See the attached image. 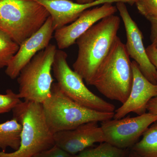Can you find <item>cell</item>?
<instances>
[{
	"label": "cell",
	"instance_id": "7402d4cb",
	"mask_svg": "<svg viewBox=\"0 0 157 157\" xmlns=\"http://www.w3.org/2000/svg\"><path fill=\"white\" fill-rule=\"evenodd\" d=\"M147 20L151 24L150 39L152 45L157 48V18H149Z\"/></svg>",
	"mask_w": 157,
	"mask_h": 157
},
{
	"label": "cell",
	"instance_id": "d4e9b609",
	"mask_svg": "<svg viewBox=\"0 0 157 157\" xmlns=\"http://www.w3.org/2000/svg\"><path fill=\"white\" fill-rule=\"evenodd\" d=\"M76 2L80 4H89L94 2L96 0H75Z\"/></svg>",
	"mask_w": 157,
	"mask_h": 157
},
{
	"label": "cell",
	"instance_id": "8fae6325",
	"mask_svg": "<svg viewBox=\"0 0 157 157\" xmlns=\"http://www.w3.org/2000/svg\"><path fill=\"white\" fill-rule=\"evenodd\" d=\"M132 64L133 79L131 92L125 102L114 111V119L122 118L130 113L142 115L146 113L149 101L157 97V84L151 83L144 76L135 61Z\"/></svg>",
	"mask_w": 157,
	"mask_h": 157
},
{
	"label": "cell",
	"instance_id": "ffe728a7",
	"mask_svg": "<svg viewBox=\"0 0 157 157\" xmlns=\"http://www.w3.org/2000/svg\"><path fill=\"white\" fill-rule=\"evenodd\" d=\"M135 4L139 13L147 19L157 18V0H137Z\"/></svg>",
	"mask_w": 157,
	"mask_h": 157
},
{
	"label": "cell",
	"instance_id": "3957f363",
	"mask_svg": "<svg viewBox=\"0 0 157 157\" xmlns=\"http://www.w3.org/2000/svg\"><path fill=\"white\" fill-rule=\"evenodd\" d=\"M13 117L22 126L19 148L0 151V157H32L55 145L54 134L45 120L42 104L24 101L12 109Z\"/></svg>",
	"mask_w": 157,
	"mask_h": 157
},
{
	"label": "cell",
	"instance_id": "ba28073f",
	"mask_svg": "<svg viewBox=\"0 0 157 157\" xmlns=\"http://www.w3.org/2000/svg\"><path fill=\"white\" fill-rule=\"evenodd\" d=\"M157 121V114L147 112L136 117L101 122L105 142L123 149L134 145L149 127Z\"/></svg>",
	"mask_w": 157,
	"mask_h": 157
},
{
	"label": "cell",
	"instance_id": "5b68a950",
	"mask_svg": "<svg viewBox=\"0 0 157 157\" xmlns=\"http://www.w3.org/2000/svg\"><path fill=\"white\" fill-rule=\"evenodd\" d=\"M49 16L35 0H0V29L19 45L39 30Z\"/></svg>",
	"mask_w": 157,
	"mask_h": 157
},
{
	"label": "cell",
	"instance_id": "d6986e66",
	"mask_svg": "<svg viewBox=\"0 0 157 157\" xmlns=\"http://www.w3.org/2000/svg\"><path fill=\"white\" fill-rule=\"evenodd\" d=\"M21 102L17 94L7 90L5 94H0V114L9 112Z\"/></svg>",
	"mask_w": 157,
	"mask_h": 157
},
{
	"label": "cell",
	"instance_id": "ac0fdd59",
	"mask_svg": "<svg viewBox=\"0 0 157 157\" xmlns=\"http://www.w3.org/2000/svg\"><path fill=\"white\" fill-rule=\"evenodd\" d=\"M19 48V45L0 29V69L8 66Z\"/></svg>",
	"mask_w": 157,
	"mask_h": 157
},
{
	"label": "cell",
	"instance_id": "603a6c76",
	"mask_svg": "<svg viewBox=\"0 0 157 157\" xmlns=\"http://www.w3.org/2000/svg\"><path fill=\"white\" fill-rule=\"evenodd\" d=\"M146 50L150 61L156 70L155 79L157 82V48L154 45L151 44L146 48Z\"/></svg>",
	"mask_w": 157,
	"mask_h": 157
},
{
	"label": "cell",
	"instance_id": "7a4b0ae2",
	"mask_svg": "<svg viewBox=\"0 0 157 157\" xmlns=\"http://www.w3.org/2000/svg\"><path fill=\"white\" fill-rule=\"evenodd\" d=\"M133 79L130 56L125 45L117 37L97 70L91 85L104 97L123 104L131 92Z\"/></svg>",
	"mask_w": 157,
	"mask_h": 157
},
{
	"label": "cell",
	"instance_id": "7c38bea8",
	"mask_svg": "<svg viewBox=\"0 0 157 157\" xmlns=\"http://www.w3.org/2000/svg\"><path fill=\"white\" fill-rule=\"evenodd\" d=\"M54 31L49 16L39 30L19 45L17 53L6 67V74L11 79L18 77L23 68L33 57L49 45Z\"/></svg>",
	"mask_w": 157,
	"mask_h": 157
},
{
	"label": "cell",
	"instance_id": "5bb4252c",
	"mask_svg": "<svg viewBox=\"0 0 157 157\" xmlns=\"http://www.w3.org/2000/svg\"><path fill=\"white\" fill-rule=\"evenodd\" d=\"M44 6L50 14L55 31L73 22L83 11L105 3L122 2L132 5L135 0H96L89 4H80L70 0H35Z\"/></svg>",
	"mask_w": 157,
	"mask_h": 157
},
{
	"label": "cell",
	"instance_id": "9c48e42d",
	"mask_svg": "<svg viewBox=\"0 0 157 157\" xmlns=\"http://www.w3.org/2000/svg\"><path fill=\"white\" fill-rule=\"evenodd\" d=\"M116 7L123 21L127 36L125 45L129 56L134 59L144 76L151 83L156 84V70L150 61L143 42V35L137 24L132 19L125 3H116Z\"/></svg>",
	"mask_w": 157,
	"mask_h": 157
},
{
	"label": "cell",
	"instance_id": "6da1fadb",
	"mask_svg": "<svg viewBox=\"0 0 157 157\" xmlns=\"http://www.w3.org/2000/svg\"><path fill=\"white\" fill-rule=\"evenodd\" d=\"M120 23V18L117 15L107 16L76 40L78 53L73 64V70L88 85H91L97 70L118 37Z\"/></svg>",
	"mask_w": 157,
	"mask_h": 157
},
{
	"label": "cell",
	"instance_id": "cb8c5ba5",
	"mask_svg": "<svg viewBox=\"0 0 157 157\" xmlns=\"http://www.w3.org/2000/svg\"><path fill=\"white\" fill-rule=\"evenodd\" d=\"M146 109L147 112L157 115V97L152 98L149 101Z\"/></svg>",
	"mask_w": 157,
	"mask_h": 157
},
{
	"label": "cell",
	"instance_id": "2e32d148",
	"mask_svg": "<svg viewBox=\"0 0 157 157\" xmlns=\"http://www.w3.org/2000/svg\"><path fill=\"white\" fill-rule=\"evenodd\" d=\"M132 151L139 157H157V121L144 132L141 140L134 144Z\"/></svg>",
	"mask_w": 157,
	"mask_h": 157
},
{
	"label": "cell",
	"instance_id": "8992f818",
	"mask_svg": "<svg viewBox=\"0 0 157 157\" xmlns=\"http://www.w3.org/2000/svg\"><path fill=\"white\" fill-rule=\"evenodd\" d=\"M56 45L49 44L33 57L21 71L17 78L20 99L42 104L49 98L53 84L51 74Z\"/></svg>",
	"mask_w": 157,
	"mask_h": 157
},
{
	"label": "cell",
	"instance_id": "4fadbf2b",
	"mask_svg": "<svg viewBox=\"0 0 157 157\" xmlns=\"http://www.w3.org/2000/svg\"><path fill=\"white\" fill-rule=\"evenodd\" d=\"M55 144L70 155L77 154L97 143L105 142L98 122L82 124L76 128L54 134Z\"/></svg>",
	"mask_w": 157,
	"mask_h": 157
},
{
	"label": "cell",
	"instance_id": "9a60e30c",
	"mask_svg": "<svg viewBox=\"0 0 157 157\" xmlns=\"http://www.w3.org/2000/svg\"><path fill=\"white\" fill-rule=\"evenodd\" d=\"M22 126L14 118L0 124V148L6 151L8 147L14 151L19 148Z\"/></svg>",
	"mask_w": 157,
	"mask_h": 157
},
{
	"label": "cell",
	"instance_id": "484cf974",
	"mask_svg": "<svg viewBox=\"0 0 157 157\" xmlns=\"http://www.w3.org/2000/svg\"><path fill=\"white\" fill-rule=\"evenodd\" d=\"M132 157H139L138 156H137V155H136L134 154H133V156H132Z\"/></svg>",
	"mask_w": 157,
	"mask_h": 157
},
{
	"label": "cell",
	"instance_id": "e0dca14e",
	"mask_svg": "<svg viewBox=\"0 0 157 157\" xmlns=\"http://www.w3.org/2000/svg\"><path fill=\"white\" fill-rule=\"evenodd\" d=\"M124 152L107 142H102L95 148L86 149L70 157H124Z\"/></svg>",
	"mask_w": 157,
	"mask_h": 157
},
{
	"label": "cell",
	"instance_id": "277c9868",
	"mask_svg": "<svg viewBox=\"0 0 157 157\" xmlns=\"http://www.w3.org/2000/svg\"><path fill=\"white\" fill-rule=\"evenodd\" d=\"M43 113L53 134L73 130L90 122L112 119L114 112H102L83 107L68 98L53 83L49 98L43 103Z\"/></svg>",
	"mask_w": 157,
	"mask_h": 157
},
{
	"label": "cell",
	"instance_id": "30bf717a",
	"mask_svg": "<svg viewBox=\"0 0 157 157\" xmlns=\"http://www.w3.org/2000/svg\"><path fill=\"white\" fill-rule=\"evenodd\" d=\"M116 6L105 3L83 11L71 24L55 31L54 38L59 49H65L76 43L77 39L104 17L114 14Z\"/></svg>",
	"mask_w": 157,
	"mask_h": 157
},
{
	"label": "cell",
	"instance_id": "52a82bcc",
	"mask_svg": "<svg viewBox=\"0 0 157 157\" xmlns=\"http://www.w3.org/2000/svg\"><path fill=\"white\" fill-rule=\"evenodd\" d=\"M67 54L57 49L52 65L54 76L61 90L68 98L89 109L102 112H114L113 104L92 92L83 78L68 65Z\"/></svg>",
	"mask_w": 157,
	"mask_h": 157
},
{
	"label": "cell",
	"instance_id": "44dd1931",
	"mask_svg": "<svg viewBox=\"0 0 157 157\" xmlns=\"http://www.w3.org/2000/svg\"><path fill=\"white\" fill-rule=\"evenodd\" d=\"M69 154L63 150L55 144L51 148L40 152L32 157H70Z\"/></svg>",
	"mask_w": 157,
	"mask_h": 157
}]
</instances>
